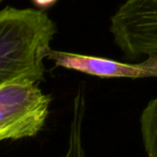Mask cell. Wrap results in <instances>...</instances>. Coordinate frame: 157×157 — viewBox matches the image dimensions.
<instances>
[{
    "label": "cell",
    "instance_id": "cell-1",
    "mask_svg": "<svg viewBox=\"0 0 157 157\" xmlns=\"http://www.w3.org/2000/svg\"><path fill=\"white\" fill-rule=\"evenodd\" d=\"M57 32L44 10H0V87L14 81L44 79L45 65Z\"/></svg>",
    "mask_w": 157,
    "mask_h": 157
},
{
    "label": "cell",
    "instance_id": "cell-2",
    "mask_svg": "<svg viewBox=\"0 0 157 157\" xmlns=\"http://www.w3.org/2000/svg\"><path fill=\"white\" fill-rule=\"evenodd\" d=\"M50 101L35 81L0 87V142L35 136L46 122Z\"/></svg>",
    "mask_w": 157,
    "mask_h": 157
},
{
    "label": "cell",
    "instance_id": "cell-3",
    "mask_svg": "<svg viewBox=\"0 0 157 157\" xmlns=\"http://www.w3.org/2000/svg\"><path fill=\"white\" fill-rule=\"evenodd\" d=\"M109 30L127 58L157 55V0H125L110 17Z\"/></svg>",
    "mask_w": 157,
    "mask_h": 157
},
{
    "label": "cell",
    "instance_id": "cell-4",
    "mask_svg": "<svg viewBox=\"0 0 157 157\" xmlns=\"http://www.w3.org/2000/svg\"><path fill=\"white\" fill-rule=\"evenodd\" d=\"M47 59L59 67L99 78H157V55L147 56L140 62L124 63L101 57L52 49Z\"/></svg>",
    "mask_w": 157,
    "mask_h": 157
},
{
    "label": "cell",
    "instance_id": "cell-5",
    "mask_svg": "<svg viewBox=\"0 0 157 157\" xmlns=\"http://www.w3.org/2000/svg\"><path fill=\"white\" fill-rule=\"evenodd\" d=\"M86 114V98L82 90L77 92L73 103L72 121L70 124L68 142L65 153L61 157H87L83 147V120Z\"/></svg>",
    "mask_w": 157,
    "mask_h": 157
},
{
    "label": "cell",
    "instance_id": "cell-6",
    "mask_svg": "<svg viewBox=\"0 0 157 157\" xmlns=\"http://www.w3.org/2000/svg\"><path fill=\"white\" fill-rule=\"evenodd\" d=\"M142 143L147 157H157V97L147 103L140 116Z\"/></svg>",
    "mask_w": 157,
    "mask_h": 157
},
{
    "label": "cell",
    "instance_id": "cell-7",
    "mask_svg": "<svg viewBox=\"0 0 157 157\" xmlns=\"http://www.w3.org/2000/svg\"><path fill=\"white\" fill-rule=\"evenodd\" d=\"M34 3V6H36L41 10H46V9L50 8L52 6H54L58 0H31Z\"/></svg>",
    "mask_w": 157,
    "mask_h": 157
},
{
    "label": "cell",
    "instance_id": "cell-8",
    "mask_svg": "<svg viewBox=\"0 0 157 157\" xmlns=\"http://www.w3.org/2000/svg\"><path fill=\"white\" fill-rule=\"evenodd\" d=\"M4 1V0H0V4H1L2 3V2H3Z\"/></svg>",
    "mask_w": 157,
    "mask_h": 157
}]
</instances>
